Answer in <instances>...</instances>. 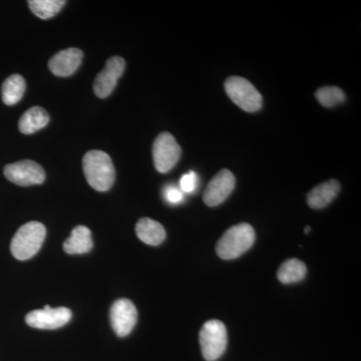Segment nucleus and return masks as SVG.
<instances>
[{"label":"nucleus","mask_w":361,"mask_h":361,"mask_svg":"<svg viewBox=\"0 0 361 361\" xmlns=\"http://www.w3.org/2000/svg\"><path fill=\"white\" fill-rule=\"evenodd\" d=\"M255 242V231L251 225L241 223L228 229L218 241L216 251L218 256L224 260H232L240 257L253 246Z\"/></svg>","instance_id":"nucleus-2"},{"label":"nucleus","mask_w":361,"mask_h":361,"mask_svg":"<svg viewBox=\"0 0 361 361\" xmlns=\"http://www.w3.org/2000/svg\"><path fill=\"white\" fill-rule=\"evenodd\" d=\"M137 238L151 246H158L166 239L165 228L149 218H142L135 226Z\"/></svg>","instance_id":"nucleus-15"},{"label":"nucleus","mask_w":361,"mask_h":361,"mask_svg":"<svg viewBox=\"0 0 361 361\" xmlns=\"http://www.w3.org/2000/svg\"><path fill=\"white\" fill-rule=\"evenodd\" d=\"M164 198L168 202V203L173 204V205H177L184 199V193L180 191L179 188L175 186H168L164 191Z\"/></svg>","instance_id":"nucleus-22"},{"label":"nucleus","mask_w":361,"mask_h":361,"mask_svg":"<svg viewBox=\"0 0 361 361\" xmlns=\"http://www.w3.org/2000/svg\"><path fill=\"white\" fill-rule=\"evenodd\" d=\"M198 187V176L191 171L183 175L180 179V189L183 193H193Z\"/></svg>","instance_id":"nucleus-21"},{"label":"nucleus","mask_w":361,"mask_h":361,"mask_svg":"<svg viewBox=\"0 0 361 361\" xmlns=\"http://www.w3.org/2000/svg\"><path fill=\"white\" fill-rule=\"evenodd\" d=\"M310 230H311L310 227H306L305 228V233H306V234H307L308 232H310Z\"/></svg>","instance_id":"nucleus-23"},{"label":"nucleus","mask_w":361,"mask_h":361,"mask_svg":"<svg viewBox=\"0 0 361 361\" xmlns=\"http://www.w3.org/2000/svg\"><path fill=\"white\" fill-rule=\"evenodd\" d=\"M341 191V184L337 180H329L311 190L307 196V203L312 209H322L329 206Z\"/></svg>","instance_id":"nucleus-13"},{"label":"nucleus","mask_w":361,"mask_h":361,"mask_svg":"<svg viewBox=\"0 0 361 361\" xmlns=\"http://www.w3.org/2000/svg\"><path fill=\"white\" fill-rule=\"evenodd\" d=\"M82 168L90 186L97 191H109L113 186L116 178L115 167L108 154L99 149L87 152L82 160Z\"/></svg>","instance_id":"nucleus-1"},{"label":"nucleus","mask_w":361,"mask_h":361,"mask_svg":"<svg viewBox=\"0 0 361 361\" xmlns=\"http://www.w3.org/2000/svg\"><path fill=\"white\" fill-rule=\"evenodd\" d=\"M92 232L85 226L73 228L70 237L63 243V250L71 255L89 253L92 249Z\"/></svg>","instance_id":"nucleus-14"},{"label":"nucleus","mask_w":361,"mask_h":361,"mask_svg":"<svg viewBox=\"0 0 361 361\" xmlns=\"http://www.w3.org/2000/svg\"><path fill=\"white\" fill-rule=\"evenodd\" d=\"M45 236L47 229L42 223L32 221L21 226L11 244L13 257L20 261L32 258L42 248Z\"/></svg>","instance_id":"nucleus-3"},{"label":"nucleus","mask_w":361,"mask_h":361,"mask_svg":"<svg viewBox=\"0 0 361 361\" xmlns=\"http://www.w3.org/2000/svg\"><path fill=\"white\" fill-rule=\"evenodd\" d=\"M307 268L298 259H289L280 266L277 277L281 283L291 284L301 281L306 276Z\"/></svg>","instance_id":"nucleus-18"},{"label":"nucleus","mask_w":361,"mask_h":361,"mask_svg":"<svg viewBox=\"0 0 361 361\" xmlns=\"http://www.w3.org/2000/svg\"><path fill=\"white\" fill-rule=\"evenodd\" d=\"M4 176L13 184L23 187L42 184L45 180L44 168L30 160L9 164L4 168Z\"/></svg>","instance_id":"nucleus-8"},{"label":"nucleus","mask_w":361,"mask_h":361,"mask_svg":"<svg viewBox=\"0 0 361 361\" xmlns=\"http://www.w3.org/2000/svg\"><path fill=\"white\" fill-rule=\"evenodd\" d=\"M180 147L170 133L159 135L153 145L154 165L158 172L168 173L180 160Z\"/></svg>","instance_id":"nucleus-6"},{"label":"nucleus","mask_w":361,"mask_h":361,"mask_svg":"<svg viewBox=\"0 0 361 361\" xmlns=\"http://www.w3.org/2000/svg\"><path fill=\"white\" fill-rule=\"evenodd\" d=\"M73 313L66 307L52 308L45 305L42 310L30 311L25 316V322L37 329H58L71 322Z\"/></svg>","instance_id":"nucleus-7"},{"label":"nucleus","mask_w":361,"mask_h":361,"mask_svg":"<svg viewBox=\"0 0 361 361\" xmlns=\"http://www.w3.org/2000/svg\"><path fill=\"white\" fill-rule=\"evenodd\" d=\"M82 58H84V52L80 49L75 47L63 49L49 59V71L56 77H70L80 68Z\"/></svg>","instance_id":"nucleus-12"},{"label":"nucleus","mask_w":361,"mask_h":361,"mask_svg":"<svg viewBox=\"0 0 361 361\" xmlns=\"http://www.w3.org/2000/svg\"><path fill=\"white\" fill-rule=\"evenodd\" d=\"M110 317L111 327L116 336H129L137 323V308L129 299H118L111 305Z\"/></svg>","instance_id":"nucleus-9"},{"label":"nucleus","mask_w":361,"mask_h":361,"mask_svg":"<svg viewBox=\"0 0 361 361\" xmlns=\"http://www.w3.org/2000/svg\"><path fill=\"white\" fill-rule=\"evenodd\" d=\"M236 180L229 170L220 171L209 183L204 193L203 201L207 206H219L231 195Z\"/></svg>","instance_id":"nucleus-11"},{"label":"nucleus","mask_w":361,"mask_h":361,"mask_svg":"<svg viewBox=\"0 0 361 361\" xmlns=\"http://www.w3.org/2000/svg\"><path fill=\"white\" fill-rule=\"evenodd\" d=\"M49 122V116L44 109L32 106L21 116L18 129L25 135H32L37 130L44 129Z\"/></svg>","instance_id":"nucleus-16"},{"label":"nucleus","mask_w":361,"mask_h":361,"mask_svg":"<svg viewBox=\"0 0 361 361\" xmlns=\"http://www.w3.org/2000/svg\"><path fill=\"white\" fill-rule=\"evenodd\" d=\"M315 97L319 104L326 108L336 106L345 99L343 90L337 87H323L316 92Z\"/></svg>","instance_id":"nucleus-20"},{"label":"nucleus","mask_w":361,"mask_h":361,"mask_svg":"<svg viewBox=\"0 0 361 361\" xmlns=\"http://www.w3.org/2000/svg\"><path fill=\"white\" fill-rule=\"evenodd\" d=\"M126 68L125 59L121 56H113L106 61V66L94 80V90L97 97L106 99L115 90L118 78L122 77Z\"/></svg>","instance_id":"nucleus-10"},{"label":"nucleus","mask_w":361,"mask_h":361,"mask_svg":"<svg viewBox=\"0 0 361 361\" xmlns=\"http://www.w3.org/2000/svg\"><path fill=\"white\" fill-rule=\"evenodd\" d=\"M25 92V80L20 75H13L4 80L1 97L7 106H13L23 99Z\"/></svg>","instance_id":"nucleus-17"},{"label":"nucleus","mask_w":361,"mask_h":361,"mask_svg":"<svg viewBox=\"0 0 361 361\" xmlns=\"http://www.w3.org/2000/svg\"><path fill=\"white\" fill-rule=\"evenodd\" d=\"M227 329L220 320H209L200 331L202 355L207 361H216L227 348Z\"/></svg>","instance_id":"nucleus-4"},{"label":"nucleus","mask_w":361,"mask_h":361,"mask_svg":"<svg viewBox=\"0 0 361 361\" xmlns=\"http://www.w3.org/2000/svg\"><path fill=\"white\" fill-rule=\"evenodd\" d=\"M228 97L242 110L255 113L262 106V96L246 78L231 77L225 82Z\"/></svg>","instance_id":"nucleus-5"},{"label":"nucleus","mask_w":361,"mask_h":361,"mask_svg":"<svg viewBox=\"0 0 361 361\" xmlns=\"http://www.w3.org/2000/svg\"><path fill=\"white\" fill-rule=\"evenodd\" d=\"M63 0H30L28 6L30 11L42 20L54 18L65 6Z\"/></svg>","instance_id":"nucleus-19"}]
</instances>
